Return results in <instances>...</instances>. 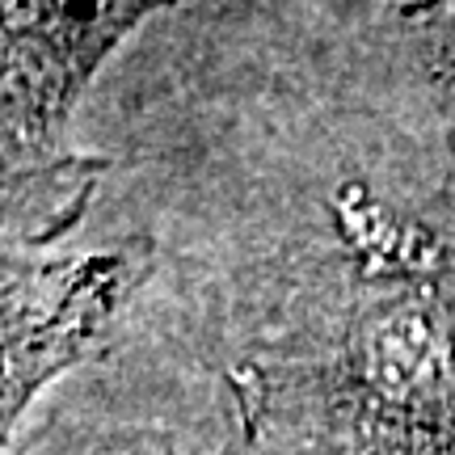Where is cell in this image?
<instances>
[{
	"mask_svg": "<svg viewBox=\"0 0 455 455\" xmlns=\"http://www.w3.org/2000/svg\"><path fill=\"white\" fill-rule=\"evenodd\" d=\"M26 455H186L156 435H110V439H51Z\"/></svg>",
	"mask_w": 455,
	"mask_h": 455,
	"instance_id": "obj_1",
	"label": "cell"
}]
</instances>
